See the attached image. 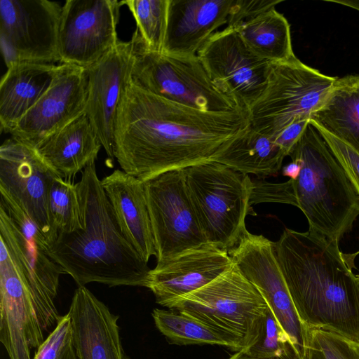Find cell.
<instances>
[{
  "label": "cell",
  "instance_id": "1",
  "mask_svg": "<svg viewBox=\"0 0 359 359\" xmlns=\"http://www.w3.org/2000/svg\"><path fill=\"white\" fill-rule=\"evenodd\" d=\"M248 112H212L149 93L131 80L118 105L114 156L121 170L145 182L210 161L250 127Z\"/></svg>",
  "mask_w": 359,
  "mask_h": 359
},
{
  "label": "cell",
  "instance_id": "2",
  "mask_svg": "<svg viewBox=\"0 0 359 359\" xmlns=\"http://www.w3.org/2000/svg\"><path fill=\"white\" fill-rule=\"evenodd\" d=\"M273 248L303 324L359 344V275L338 243L286 228Z\"/></svg>",
  "mask_w": 359,
  "mask_h": 359
},
{
  "label": "cell",
  "instance_id": "3",
  "mask_svg": "<svg viewBox=\"0 0 359 359\" xmlns=\"http://www.w3.org/2000/svg\"><path fill=\"white\" fill-rule=\"evenodd\" d=\"M76 187L82 228L58 233L50 257L79 286L144 287L151 269L121 233L95 161L82 170Z\"/></svg>",
  "mask_w": 359,
  "mask_h": 359
},
{
  "label": "cell",
  "instance_id": "4",
  "mask_svg": "<svg viewBox=\"0 0 359 359\" xmlns=\"http://www.w3.org/2000/svg\"><path fill=\"white\" fill-rule=\"evenodd\" d=\"M289 156L301 163L299 175L292 182L297 207L308 221V231L339 243L359 216L357 190L311 123Z\"/></svg>",
  "mask_w": 359,
  "mask_h": 359
},
{
  "label": "cell",
  "instance_id": "5",
  "mask_svg": "<svg viewBox=\"0 0 359 359\" xmlns=\"http://www.w3.org/2000/svg\"><path fill=\"white\" fill-rule=\"evenodd\" d=\"M183 170L207 242L229 252L246 229V216L254 212L250 203L252 180L248 175L211 161Z\"/></svg>",
  "mask_w": 359,
  "mask_h": 359
},
{
  "label": "cell",
  "instance_id": "6",
  "mask_svg": "<svg viewBox=\"0 0 359 359\" xmlns=\"http://www.w3.org/2000/svg\"><path fill=\"white\" fill-rule=\"evenodd\" d=\"M337 78L297 57L270 62L266 86L248 110L251 127L274 140L292 123L311 120L327 100Z\"/></svg>",
  "mask_w": 359,
  "mask_h": 359
},
{
  "label": "cell",
  "instance_id": "7",
  "mask_svg": "<svg viewBox=\"0 0 359 359\" xmlns=\"http://www.w3.org/2000/svg\"><path fill=\"white\" fill-rule=\"evenodd\" d=\"M132 39L135 54L130 80L137 86L161 97L203 111H245L214 83L197 55L182 56L151 51L145 46L137 30Z\"/></svg>",
  "mask_w": 359,
  "mask_h": 359
},
{
  "label": "cell",
  "instance_id": "8",
  "mask_svg": "<svg viewBox=\"0 0 359 359\" xmlns=\"http://www.w3.org/2000/svg\"><path fill=\"white\" fill-rule=\"evenodd\" d=\"M267 308L257 288L233 263L215 280L179 298L168 309L231 337L243 351L256 340Z\"/></svg>",
  "mask_w": 359,
  "mask_h": 359
},
{
  "label": "cell",
  "instance_id": "9",
  "mask_svg": "<svg viewBox=\"0 0 359 359\" xmlns=\"http://www.w3.org/2000/svg\"><path fill=\"white\" fill-rule=\"evenodd\" d=\"M0 239L23 271L43 331L56 326L60 316L55 300L63 269L50 257V246L29 215L0 189Z\"/></svg>",
  "mask_w": 359,
  "mask_h": 359
},
{
  "label": "cell",
  "instance_id": "10",
  "mask_svg": "<svg viewBox=\"0 0 359 359\" xmlns=\"http://www.w3.org/2000/svg\"><path fill=\"white\" fill-rule=\"evenodd\" d=\"M156 264L207 243L187 189L183 169L144 182Z\"/></svg>",
  "mask_w": 359,
  "mask_h": 359
},
{
  "label": "cell",
  "instance_id": "11",
  "mask_svg": "<svg viewBox=\"0 0 359 359\" xmlns=\"http://www.w3.org/2000/svg\"><path fill=\"white\" fill-rule=\"evenodd\" d=\"M62 6L49 0H0V48L6 67L60 62Z\"/></svg>",
  "mask_w": 359,
  "mask_h": 359
},
{
  "label": "cell",
  "instance_id": "12",
  "mask_svg": "<svg viewBox=\"0 0 359 359\" xmlns=\"http://www.w3.org/2000/svg\"><path fill=\"white\" fill-rule=\"evenodd\" d=\"M228 252L241 272L265 299L287 334L297 359H305L307 327L292 302L275 255L273 242L245 229L237 244Z\"/></svg>",
  "mask_w": 359,
  "mask_h": 359
},
{
  "label": "cell",
  "instance_id": "13",
  "mask_svg": "<svg viewBox=\"0 0 359 359\" xmlns=\"http://www.w3.org/2000/svg\"><path fill=\"white\" fill-rule=\"evenodd\" d=\"M121 1L67 0L58 33L60 63L88 69L118 43L116 26Z\"/></svg>",
  "mask_w": 359,
  "mask_h": 359
},
{
  "label": "cell",
  "instance_id": "14",
  "mask_svg": "<svg viewBox=\"0 0 359 359\" xmlns=\"http://www.w3.org/2000/svg\"><path fill=\"white\" fill-rule=\"evenodd\" d=\"M59 176L36 148L13 137L1 144L0 189L29 215L50 247L57 232L49 212L48 194L53 180Z\"/></svg>",
  "mask_w": 359,
  "mask_h": 359
},
{
  "label": "cell",
  "instance_id": "15",
  "mask_svg": "<svg viewBox=\"0 0 359 359\" xmlns=\"http://www.w3.org/2000/svg\"><path fill=\"white\" fill-rule=\"evenodd\" d=\"M197 56L214 83L248 112L266 86L270 62L253 54L228 27L213 34Z\"/></svg>",
  "mask_w": 359,
  "mask_h": 359
},
{
  "label": "cell",
  "instance_id": "16",
  "mask_svg": "<svg viewBox=\"0 0 359 359\" xmlns=\"http://www.w3.org/2000/svg\"><path fill=\"white\" fill-rule=\"evenodd\" d=\"M87 69L60 63L46 92L10 132L16 140L36 147L86 111Z\"/></svg>",
  "mask_w": 359,
  "mask_h": 359
},
{
  "label": "cell",
  "instance_id": "17",
  "mask_svg": "<svg viewBox=\"0 0 359 359\" xmlns=\"http://www.w3.org/2000/svg\"><path fill=\"white\" fill-rule=\"evenodd\" d=\"M0 341L10 359H32L31 350L44 341L25 274L1 239Z\"/></svg>",
  "mask_w": 359,
  "mask_h": 359
},
{
  "label": "cell",
  "instance_id": "18",
  "mask_svg": "<svg viewBox=\"0 0 359 359\" xmlns=\"http://www.w3.org/2000/svg\"><path fill=\"white\" fill-rule=\"evenodd\" d=\"M135 44L118 41L97 63L87 69L88 96L85 113L109 158L114 160V131L122 94L131 79Z\"/></svg>",
  "mask_w": 359,
  "mask_h": 359
},
{
  "label": "cell",
  "instance_id": "19",
  "mask_svg": "<svg viewBox=\"0 0 359 359\" xmlns=\"http://www.w3.org/2000/svg\"><path fill=\"white\" fill-rule=\"evenodd\" d=\"M226 250L207 243L151 269L145 287L157 304L169 308L179 298L210 283L233 264Z\"/></svg>",
  "mask_w": 359,
  "mask_h": 359
},
{
  "label": "cell",
  "instance_id": "20",
  "mask_svg": "<svg viewBox=\"0 0 359 359\" xmlns=\"http://www.w3.org/2000/svg\"><path fill=\"white\" fill-rule=\"evenodd\" d=\"M68 314L77 359H130L121 344L118 316L86 286L75 290Z\"/></svg>",
  "mask_w": 359,
  "mask_h": 359
},
{
  "label": "cell",
  "instance_id": "21",
  "mask_svg": "<svg viewBox=\"0 0 359 359\" xmlns=\"http://www.w3.org/2000/svg\"><path fill=\"white\" fill-rule=\"evenodd\" d=\"M233 0H170L163 53L197 55L198 51L226 24Z\"/></svg>",
  "mask_w": 359,
  "mask_h": 359
},
{
  "label": "cell",
  "instance_id": "22",
  "mask_svg": "<svg viewBox=\"0 0 359 359\" xmlns=\"http://www.w3.org/2000/svg\"><path fill=\"white\" fill-rule=\"evenodd\" d=\"M101 182L121 233L148 263L156 251L144 182L116 169Z\"/></svg>",
  "mask_w": 359,
  "mask_h": 359
},
{
  "label": "cell",
  "instance_id": "23",
  "mask_svg": "<svg viewBox=\"0 0 359 359\" xmlns=\"http://www.w3.org/2000/svg\"><path fill=\"white\" fill-rule=\"evenodd\" d=\"M57 65L17 63L7 67L0 82V128L10 133L46 92Z\"/></svg>",
  "mask_w": 359,
  "mask_h": 359
},
{
  "label": "cell",
  "instance_id": "24",
  "mask_svg": "<svg viewBox=\"0 0 359 359\" xmlns=\"http://www.w3.org/2000/svg\"><path fill=\"white\" fill-rule=\"evenodd\" d=\"M102 147L86 113L53 133L36 147L42 157L66 180L95 161Z\"/></svg>",
  "mask_w": 359,
  "mask_h": 359
},
{
  "label": "cell",
  "instance_id": "25",
  "mask_svg": "<svg viewBox=\"0 0 359 359\" xmlns=\"http://www.w3.org/2000/svg\"><path fill=\"white\" fill-rule=\"evenodd\" d=\"M287 156L275 141L250 126L243 134L227 142L210 161L224 164L259 179L276 175Z\"/></svg>",
  "mask_w": 359,
  "mask_h": 359
},
{
  "label": "cell",
  "instance_id": "26",
  "mask_svg": "<svg viewBox=\"0 0 359 359\" xmlns=\"http://www.w3.org/2000/svg\"><path fill=\"white\" fill-rule=\"evenodd\" d=\"M310 121L359 154V75L337 77L327 100Z\"/></svg>",
  "mask_w": 359,
  "mask_h": 359
},
{
  "label": "cell",
  "instance_id": "27",
  "mask_svg": "<svg viewBox=\"0 0 359 359\" xmlns=\"http://www.w3.org/2000/svg\"><path fill=\"white\" fill-rule=\"evenodd\" d=\"M234 28L247 48L269 62H284L294 57L290 26L275 8L238 25Z\"/></svg>",
  "mask_w": 359,
  "mask_h": 359
},
{
  "label": "cell",
  "instance_id": "28",
  "mask_svg": "<svg viewBox=\"0 0 359 359\" xmlns=\"http://www.w3.org/2000/svg\"><path fill=\"white\" fill-rule=\"evenodd\" d=\"M152 317L158 330L171 344L219 345L235 352L241 351L231 337L180 311L154 309Z\"/></svg>",
  "mask_w": 359,
  "mask_h": 359
},
{
  "label": "cell",
  "instance_id": "29",
  "mask_svg": "<svg viewBox=\"0 0 359 359\" xmlns=\"http://www.w3.org/2000/svg\"><path fill=\"white\" fill-rule=\"evenodd\" d=\"M133 14L137 29L145 46L163 53L166 34L170 0L121 1Z\"/></svg>",
  "mask_w": 359,
  "mask_h": 359
},
{
  "label": "cell",
  "instance_id": "30",
  "mask_svg": "<svg viewBox=\"0 0 359 359\" xmlns=\"http://www.w3.org/2000/svg\"><path fill=\"white\" fill-rule=\"evenodd\" d=\"M48 208L54 229L69 233L82 228L81 213L76 184L55 177L48 194Z\"/></svg>",
  "mask_w": 359,
  "mask_h": 359
},
{
  "label": "cell",
  "instance_id": "31",
  "mask_svg": "<svg viewBox=\"0 0 359 359\" xmlns=\"http://www.w3.org/2000/svg\"><path fill=\"white\" fill-rule=\"evenodd\" d=\"M243 352L255 359H297L292 344L268 306L255 342Z\"/></svg>",
  "mask_w": 359,
  "mask_h": 359
},
{
  "label": "cell",
  "instance_id": "32",
  "mask_svg": "<svg viewBox=\"0 0 359 359\" xmlns=\"http://www.w3.org/2000/svg\"><path fill=\"white\" fill-rule=\"evenodd\" d=\"M305 359H359V344L330 332L307 327Z\"/></svg>",
  "mask_w": 359,
  "mask_h": 359
},
{
  "label": "cell",
  "instance_id": "33",
  "mask_svg": "<svg viewBox=\"0 0 359 359\" xmlns=\"http://www.w3.org/2000/svg\"><path fill=\"white\" fill-rule=\"evenodd\" d=\"M310 123L320 133L359 194V154L322 127Z\"/></svg>",
  "mask_w": 359,
  "mask_h": 359
},
{
  "label": "cell",
  "instance_id": "34",
  "mask_svg": "<svg viewBox=\"0 0 359 359\" xmlns=\"http://www.w3.org/2000/svg\"><path fill=\"white\" fill-rule=\"evenodd\" d=\"M264 202L280 203L297 207L292 180L281 183L252 181L250 205Z\"/></svg>",
  "mask_w": 359,
  "mask_h": 359
},
{
  "label": "cell",
  "instance_id": "35",
  "mask_svg": "<svg viewBox=\"0 0 359 359\" xmlns=\"http://www.w3.org/2000/svg\"><path fill=\"white\" fill-rule=\"evenodd\" d=\"M279 0H233L228 22V27H235L258 14L275 8Z\"/></svg>",
  "mask_w": 359,
  "mask_h": 359
},
{
  "label": "cell",
  "instance_id": "36",
  "mask_svg": "<svg viewBox=\"0 0 359 359\" xmlns=\"http://www.w3.org/2000/svg\"><path fill=\"white\" fill-rule=\"evenodd\" d=\"M309 123L310 120L297 121L276 137L275 142L283 149L286 156H289Z\"/></svg>",
  "mask_w": 359,
  "mask_h": 359
},
{
  "label": "cell",
  "instance_id": "37",
  "mask_svg": "<svg viewBox=\"0 0 359 359\" xmlns=\"http://www.w3.org/2000/svg\"><path fill=\"white\" fill-rule=\"evenodd\" d=\"M301 168V163L299 161L292 160L290 163L283 168L282 174L283 175L294 180L299 176Z\"/></svg>",
  "mask_w": 359,
  "mask_h": 359
},
{
  "label": "cell",
  "instance_id": "38",
  "mask_svg": "<svg viewBox=\"0 0 359 359\" xmlns=\"http://www.w3.org/2000/svg\"><path fill=\"white\" fill-rule=\"evenodd\" d=\"M57 359H77L72 339L63 348Z\"/></svg>",
  "mask_w": 359,
  "mask_h": 359
},
{
  "label": "cell",
  "instance_id": "39",
  "mask_svg": "<svg viewBox=\"0 0 359 359\" xmlns=\"http://www.w3.org/2000/svg\"><path fill=\"white\" fill-rule=\"evenodd\" d=\"M334 3L343 4L359 11V1H330Z\"/></svg>",
  "mask_w": 359,
  "mask_h": 359
},
{
  "label": "cell",
  "instance_id": "40",
  "mask_svg": "<svg viewBox=\"0 0 359 359\" xmlns=\"http://www.w3.org/2000/svg\"><path fill=\"white\" fill-rule=\"evenodd\" d=\"M229 359H255L245 355L243 351L236 352Z\"/></svg>",
  "mask_w": 359,
  "mask_h": 359
}]
</instances>
